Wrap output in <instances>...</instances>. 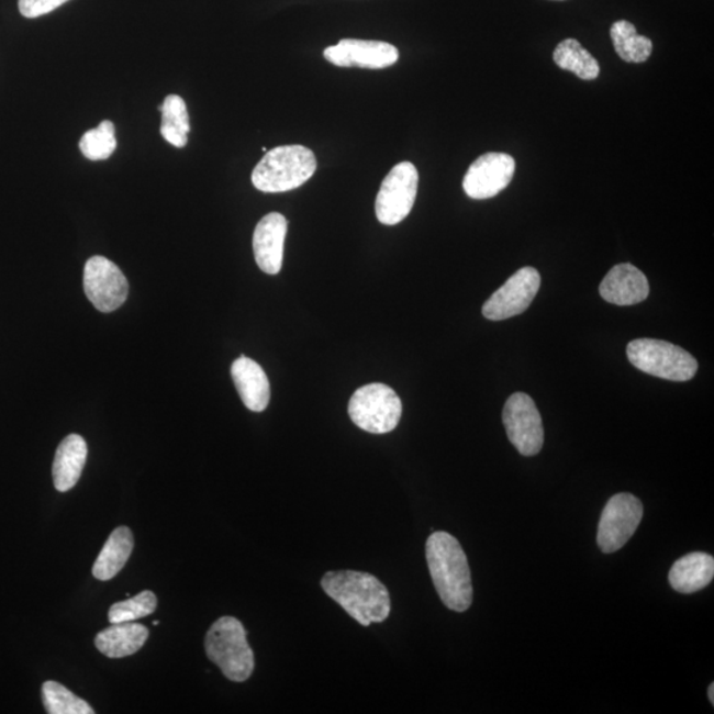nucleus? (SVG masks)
Listing matches in <instances>:
<instances>
[{
    "label": "nucleus",
    "mask_w": 714,
    "mask_h": 714,
    "mask_svg": "<svg viewBox=\"0 0 714 714\" xmlns=\"http://www.w3.org/2000/svg\"><path fill=\"white\" fill-rule=\"evenodd\" d=\"M426 560L445 606L457 613L469 610L473 594L471 571L457 538L447 532H434L426 542Z\"/></svg>",
    "instance_id": "f257e3e1"
},
{
    "label": "nucleus",
    "mask_w": 714,
    "mask_h": 714,
    "mask_svg": "<svg viewBox=\"0 0 714 714\" xmlns=\"http://www.w3.org/2000/svg\"><path fill=\"white\" fill-rule=\"evenodd\" d=\"M627 357L639 371L670 381H690L699 368L696 359L685 349L648 337L629 343Z\"/></svg>",
    "instance_id": "39448f33"
},
{
    "label": "nucleus",
    "mask_w": 714,
    "mask_h": 714,
    "mask_svg": "<svg viewBox=\"0 0 714 714\" xmlns=\"http://www.w3.org/2000/svg\"><path fill=\"white\" fill-rule=\"evenodd\" d=\"M324 57L341 68L384 69L399 62V51L386 42L344 38L324 49Z\"/></svg>",
    "instance_id": "ddd939ff"
},
{
    "label": "nucleus",
    "mask_w": 714,
    "mask_h": 714,
    "mask_svg": "<svg viewBox=\"0 0 714 714\" xmlns=\"http://www.w3.org/2000/svg\"><path fill=\"white\" fill-rule=\"evenodd\" d=\"M67 2L69 0H19V11L24 18L35 19L49 14Z\"/></svg>",
    "instance_id": "bb28decb"
},
{
    "label": "nucleus",
    "mask_w": 714,
    "mask_h": 714,
    "mask_svg": "<svg viewBox=\"0 0 714 714\" xmlns=\"http://www.w3.org/2000/svg\"><path fill=\"white\" fill-rule=\"evenodd\" d=\"M643 517V504L632 493H618L609 500L603 509L599 536L603 554H614L625 547L638 529Z\"/></svg>",
    "instance_id": "1a4fd4ad"
},
{
    "label": "nucleus",
    "mask_w": 714,
    "mask_h": 714,
    "mask_svg": "<svg viewBox=\"0 0 714 714\" xmlns=\"http://www.w3.org/2000/svg\"><path fill=\"white\" fill-rule=\"evenodd\" d=\"M707 696H710L711 704H714V685L711 684L710 690H707Z\"/></svg>",
    "instance_id": "cd10ccee"
},
{
    "label": "nucleus",
    "mask_w": 714,
    "mask_h": 714,
    "mask_svg": "<svg viewBox=\"0 0 714 714\" xmlns=\"http://www.w3.org/2000/svg\"><path fill=\"white\" fill-rule=\"evenodd\" d=\"M88 457L86 439L79 434H70L58 445L55 456L54 483L57 491L67 492L79 482Z\"/></svg>",
    "instance_id": "f3484780"
},
{
    "label": "nucleus",
    "mask_w": 714,
    "mask_h": 714,
    "mask_svg": "<svg viewBox=\"0 0 714 714\" xmlns=\"http://www.w3.org/2000/svg\"><path fill=\"white\" fill-rule=\"evenodd\" d=\"M43 703L49 714H93L94 711L87 701L71 693L68 688L47 681L43 684Z\"/></svg>",
    "instance_id": "b1692460"
},
{
    "label": "nucleus",
    "mask_w": 714,
    "mask_h": 714,
    "mask_svg": "<svg viewBox=\"0 0 714 714\" xmlns=\"http://www.w3.org/2000/svg\"><path fill=\"white\" fill-rule=\"evenodd\" d=\"M417 190V168L411 161L395 165L376 198V217L384 225L400 224L412 212Z\"/></svg>",
    "instance_id": "0eeeda50"
},
{
    "label": "nucleus",
    "mask_w": 714,
    "mask_h": 714,
    "mask_svg": "<svg viewBox=\"0 0 714 714\" xmlns=\"http://www.w3.org/2000/svg\"><path fill=\"white\" fill-rule=\"evenodd\" d=\"M207 657L232 681L248 680L255 670L253 655L243 623L233 616L214 622L205 636Z\"/></svg>",
    "instance_id": "20e7f679"
},
{
    "label": "nucleus",
    "mask_w": 714,
    "mask_h": 714,
    "mask_svg": "<svg viewBox=\"0 0 714 714\" xmlns=\"http://www.w3.org/2000/svg\"><path fill=\"white\" fill-rule=\"evenodd\" d=\"M503 424L511 444L524 457H534L544 445V427L535 401L525 393H514L505 402Z\"/></svg>",
    "instance_id": "6e6552de"
},
{
    "label": "nucleus",
    "mask_w": 714,
    "mask_h": 714,
    "mask_svg": "<svg viewBox=\"0 0 714 714\" xmlns=\"http://www.w3.org/2000/svg\"><path fill=\"white\" fill-rule=\"evenodd\" d=\"M542 277L535 268L517 270L502 288L484 303L483 315L490 321H505L521 315L534 302L540 290Z\"/></svg>",
    "instance_id": "9b49d317"
},
{
    "label": "nucleus",
    "mask_w": 714,
    "mask_h": 714,
    "mask_svg": "<svg viewBox=\"0 0 714 714\" xmlns=\"http://www.w3.org/2000/svg\"><path fill=\"white\" fill-rule=\"evenodd\" d=\"M600 294L603 300L616 306H633L647 300L650 285L647 277L634 265L620 264L603 278Z\"/></svg>",
    "instance_id": "2eb2a0df"
},
{
    "label": "nucleus",
    "mask_w": 714,
    "mask_h": 714,
    "mask_svg": "<svg viewBox=\"0 0 714 714\" xmlns=\"http://www.w3.org/2000/svg\"><path fill=\"white\" fill-rule=\"evenodd\" d=\"M316 171L315 154L301 145L279 146L266 153L252 174L253 186L266 193L300 188Z\"/></svg>",
    "instance_id": "7ed1b4c3"
},
{
    "label": "nucleus",
    "mask_w": 714,
    "mask_h": 714,
    "mask_svg": "<svg viewBox=\"0 0 714 714\" xmlns=\"http://www.w3.org/2000/svg\"><path fill=\"white\" fill-rule=\"evenodd\" d=\"M134 548L132 531L127 527L116 528L103 545L101 554L93 565V576L97 580L109 581L125 567Z\"/></svg>",
    "instance_id": "aec40b11"
},
{
    "label": "nucleus",
    "mask_w": 714,
    "mask_h": 714,
    "mask_svg": "<svg viewBox=\"0 0 714 714\" xmlns=\"http://www.w3.org/2000/svg\"><path fill=\"white\" fill-rule=\"evenodd\" d=\"M348 414L362 431L387 434L399 425L402 402L391 387L369 384L357 389L350 398Z\"/></svg>",
    "instance_id": "423d86ee"
},
{
    "label": "nucleus",
    "mask_w": 714,
    "mask_h": 714,
    "mask_svg": "<svg viewBox=\"0 0 714 714\" xmlns=\"http://www.w3.org/2000/svg\"><path fill=\"white\" fill-rule=\"evenodd\" d=\"M157 596L150 590L126 601L116 602L109 610L110 623L134 622L148 616L157 610Z\"/></svg>",
    "instance_id": "a878e982"
},
{
    "label": "nucleus",
    "mask_w": 714,
    "mask_h": 714,
    "mask_svg": "<svg viewBox=\"0 0 714 714\" xmlns=\"http://www.w3.org/2000/svg\"><path fill=\"white\" fill-rule=\"evenodd\" d=\"M231 373L244 405L252 412H264L270 401V382L264 369L242 356L233 362Z\"/></svg>",
    "instance_id": "dca6fc26"
},
{
    "label": "nucleus",
    "mask_w": 714,
    "mask_h": 714,
    "mask_svg": "<svg viewBox=\"0 0 714 714\" xmlns=\"http://www.w3.org/2000/svg\"><path fill=\"white\" fill-rule=\"evenodd\" d=\"M713 577L714 558L704 551H693L673 564L668 580L678 593L692 594L710 585Z\"/></svg>",
    "instance_id": "a211bd4d"
},
{
    "label": "nucleus",
    "mask_w": 714,
    "mask_h": 714,
    "mask_svg": "<svg viewBox=\"0 0 714 714\" xmlns=\"http://www.w3.org/2000/svg\"><path fill=\"white\" fill-rule=\"evenodd\" d=\"M159 109L161 136L175 147H185L191 129L185 100L177 94L168 96Z\"/></svg>",
    "instance_id": "5701e85b"
},
{
    "label": "nucleus",
    "mask_w": 714,
    "mask_h": 714,
    "mask_svg": "<svg viewBox=\"0 0 714 714\" xmlns=\"http://www.w3.org/2000/svg\"><path fill=\"white\" fill-rule=\"evenodd\" d=\"M557 67L573 71L581 80H595L600 76V64L589 51L576 38H567L557 45L554 52Z\"/></svg>",
    "instance_id": "412c9836"
},
{
    "label": "nucleus",
    "mask_w": 714,
    "mask_h": 714,
    "mask_svg": "<svg viewBox=\"0 0 714 714\" xmlns=\"http://www.w3.org/2000/svg\"><path fill=\"white\" fill-rule=\"evenodd\" d=\"M83 290L97 310L112 313L126 302L129 282L119 266L105 257L94 256L83 269Z\"/></svg>",
    "instance_id": "9d476101"
},
{
    "label": "nucleus",
    "mask_w": 714,
    "mask_h": 714,
    "mask_svg": "<svg viewBox=\"0 0 714 714\" xmlns=\"http://www.w3.org/2000/svg\"><path fill=\"white\" fill-rule=\"evenodd\" d=\"M322 588L361 626L384 622L391 613V595L384 583L365 571H328Z\"/></svg>",
    "instance_id": "f03ea898"
},
{
    "label": "nucleus",
    "mask_w": 714,
    "mask_h": 714,
    "mask_svg": "<svg viewBox=\"0 0 714 714\" xmlns=\"http://www.w3.org/2000/svg\"><path fill=\"white\" fill-rule=\"evenodd\" d=\"M148 638V628L135 622L112 623L96 636V647L108 658L120 659L138 652Z\"/></svg>",
    "instance_id": "6ab92c4d"
},
{
    "label": "nucleus",
    "mask_w": 714,
    "mask_h": 714,
    "mask_svg": "<svg viewBox=\"0 0 714 714\" xmlns=\"http://www.w3.org/2000/svg\"><path fill=\"white\" fill-rule=\"evenodd\" d=\"M516 170L515 159L509 154L489 153L470 166L464 179L467 197L491 199L507 188Z\"/></svg>",
    "instance_id": "f8f14e48"
},
{
    "label": "nucleus",
    "mask_w": 714,
    "mask_h": 714,
    "mask_svg": "<svg viewBox=\"0 0 714 714\" xmlns=\"http://www.w3.org/2000/svg\"><path fill=\"white\" fill-rule=\"evenodd\" d=\"M286 233L288 220L277 212L266 214L256 226L253 250L258 268L266 275L276 276L282 269Z\"/></svg>",
    "instance_id": "4468645a"
},
{
    "label": "nucleus",
    "mask_w": 714,
    "mask_h": 714,
    "mask_svg": "<svg viewBox=\"0 0 714 714\" xmlns=\"http://www.w3.org/2000/svg\"><path fill=\"white\" fill-rule=\"evenodd\" d=\"M616 54L627 63H645L652 54L650 38L636 32L635 25L627 21L615 22L610 30Z\"/></svg>",
    "instance_id": "4be33fe9"
},
{
    "label": "nucleus",
    "mask_w": 714,
    "mask_h": 714,
    "mask_svg": "<svg viewBox=\"0 0 714 714\" xmlns=\"http://www.w3.org/2000/svg\"><path fill=\"white\" fill-rule=\"evenodd\" d=\"M116 147L113 122L103 121L99 127L89 130L80 141L83 157L90 160H105L112 157Z\"/></svg>",
    "instance_id": "393cba45"
}]
</instances>
